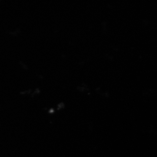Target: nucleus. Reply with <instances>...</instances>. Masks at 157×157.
Returning <instances> with one entry per match:
<instances>
[]
</instances>
